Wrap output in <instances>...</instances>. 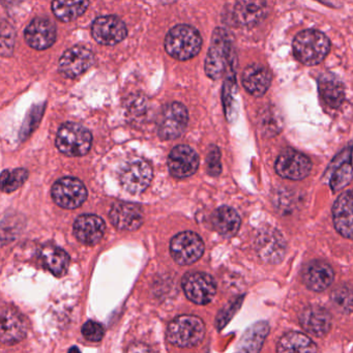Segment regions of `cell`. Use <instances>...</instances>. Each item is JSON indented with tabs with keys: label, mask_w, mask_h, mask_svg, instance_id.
I'll list each match as a JSON object with an SVG mask.
<instances>
[{
	"label": "cell",
	"mask_w": 353,
	"mask_h": 353,
	"mask_svg": "<svg viewBox=\"0 0 353 353\" xmlns=\"http://www.w3.org/2000/svg\"><path fill=\"white\" fill-rule=\"evenodd\" d=\"M208 168L210 175L218 176L222 171V165H221L220 150L216 146H212L208 152Z\"/></svg>",
	"instance_id": "36"
},
{
	"label": "cell",
	"mask_w": 353,
	"mask_h": 353,
	"mask_svg": "<svg viewBox=\"0 0 353 353\" xmlns=\"http://www.w3.org/2000/svg\"><path fill=\"white\" fill-rule=\"evenodd\" d=\"M202 38L196 28L177 26L170 30L165 39L167 53L177 61L193 59L201 50Z\"/></svg>",
	"instance_id": "3"
},
{
	"label": "cell",
	"mask_w": 353,
	"mask_h": 353,
	"mask_svg": "<svg viewBox=\"0 0 353 353\" xmlns=\"http://www.w3.org/2000/svg\"><path fill=\"white\" fill-rule=\"evenodd\" d=\"M160 3H164V5H169V3H175L176 0H159Z\"/></svg>",
	"instance_id": "40"
},
{
	"label": "cell",
	"mask_w": 353,
	"mask_h": 353,
	"mask_svg": "<svg viewBox=\"0 0 353 353\" xmlns=\"http://www.w3.org/2000/svg\"><path fill=\"white\" fill-rule=\"evenodd\" d=\"M92 37L99 44L113 46L125 40L127 26L115 16H104L94 20L92 26Z\"/></svg>",
	"instance_id": "14"
},
{
	"label": "cell",
	"mask_w": 353,
	"mask_h": 353,
	"mask_svg": "<svg viewBox=\"0 0 353 353\" xmlns=\"http://www.w3.org/2000/svg\"><path fill=\"white\" fill-rule=\"evenodd\" d=\"M104 332V327L96 321H88L82 326V334L90 342H100Z\"/></svg>",
	"instance_id": "35"
},
{
	"label": "cell",
	"mask_w": 353,
	"mask_h": 353,
	"mask_svg": "<svg viewBox=\"0 0 353 353\" xmlns=\"http://www.w3.org/2000/svg\"><path fill=\"white\" fill-rule=\"evenodd\" d=\"M88 6V0H53L52 11L61 21L71 22L83 15Z\"/></svg>",
	"instance_id": "29"
},
{
	"label": "cell",
	"mask_w": 353,
	"mask_h": 353,
	"mask_svg": "<svg viewBox=\"0 0 353 353\" xmlns=\"http://www.w3.org/2000/svg\"><path fill=\"white\" fill-rule=\"evenodd\" d=\"M189 114L181 103H171L164 107L159 119V136L163 140H173L187 129Z\"/></svg>",
	"instance_id": "7"
},
{
	"label": "cell",
	"mask_w": 353,
	"mask_h": 353,
	"mask_svg": "<svg viewBox=\"0 0 353 353\" xmlns=\"http://www.w3.org/2000/svg\"><path fill=\"white\" fill-rule=\"evenodd\" d=\"M111 222L121 230L134 231L140 228L143 223V212L137 204L119 202L111 208Z\"/></svg>",
	"instance_id": "19"
},
{
	"label": "cell",
	"mask_w": 353,
	"mask_h": 353,
	"mask_svg": "<svg viewBox=\"0 0 353 353\" xmlns=\"http://www.w3.org/2000/svg\"><path fill=\"white\" fill-rule=\"evenodd\" d=\"M28 179V171L26 169L5 170L0 174V190L5 193H12L21 188Z\"/></svg>",
	"instance_id": "31"
},
{
	"label": "cell",
	"mask_w": 353,
	"mask_h": 353,
	"mask_svg": "<svg viewBox=\"0 0 353 353\" xmlns=\"http://www.w3.org/2000/svg\"><path fill=\"white\" fill-rule=\"evenodd\" d=\"M234 46L232 38L223 28H216L212 37L204 70L210 79L218 80L235 68Z\"/></svg>",
	"instance_id": "1"
},
{
	"label": "cell",
	"mask_w": 353,
	"mask_h": 353,
	"mask_svg": "<svg viewBox=\"0 0 353 353\" xmlns=\"http://www.w3.org/2000/svg\"><path fill=\"white\" fill-rule=\"evenodd\" d=\"M256 249L260 258L268 263L282 261L286 252V243L282 234L272 227L261 229L256 239Z\"/></svg>",
	"instance_id": "12"
},
{
	"label": "cell",
	"mask_w": 353,
	"mask_h": 353,
	"mask_svg": "<svg viewBox=\"0 0 353 353\" xmlns=\"http://www.w3.org/2000/svg\"><path fill=\"white\" fill-rule=\"evenodd\" d=\"M351 179H352V168H351L350 159H348L346 163H343L334 171L330 179V187L334 191H339L349 185Z\"/></svg>",
	"instance_id": "33"
},
{
	"label": "cell",
	"mask_w": 353,
	"mask_h": 353,
	"mask_svg": "<svg viewBox=\"0 0 353 353\" xmlns=\"http://www.w3.org/2000/svg\"><path fill=\"white\" fill-rule=\"evenodd\" d=\"M311 169L310 159L296 150H284L276 159V173L284 179L301 181L310 174Z\"/></svg>",
	"instance_id": "11"
},
{
	"label": "cell",
	"mask_w": 353,
	"mask_h": 353,
	"mask_svg": "<svg viewBox=\"0 0 353 353\" xmlns=\"http://www.w3.org/2000/svg\"><path fill=\"white\" fill-rule=\"evenodd\" d=\"M92 142V133L83 125L78 123H65L57 133V148L67 156H84L90 152Z\"/></svg>",
	"instance_id": "5"
},
{
	"label": "cell",
	"mask_w": 353,
	"mask_h": 353,
	"mask_svg": "<svg viewBox=\"0 0 353 353\" xmlns=\"http://www.w3.org/2000/svg\"><path fill=\"white\" fill-rule=\"evenodd\" d=\"M106 225L100 216L94 214L80 216L74 223V235L80 243L94 245L102 239Z\"/></svg>",
	"instance_id": "20"
},
{
	"label": "cell",
	"mask_w": 353,
	"mask_h": 353,
	"mask_svg": "<svg viewBox=\"0 0 353 353\" xmlns=\"http://www.w3.org/2000/svg\"><path fill=\"white\" fill-rule=\"evenodd\" d=\"M1 3L5 6H8V7H11V6L17 5L18 3H20L21 0H0Z\"/></svg>",
	"instance_id": "39"
},
{
	"label": "cell",
	"mask_w": 353,
	"mask_h": 353,
	"mask_svg": "<svg viewBox=\"0 0 353 353\" xmlns=\"http://www.w3.org/2000/svg\"><path fill=\"white\" fill-rule=\"evenodd\" d=\"M53 200L65 210H75L88 198V190L81 181L74 177H63L53 185Z\"/></svg>",
	"instance_id": "9"
},
{
	"label": "cell",
	"mask_w": 353,
	"mask_h": 353,
	"mask_svg": "<svg viewBox=\"0 0 353 353\" xmlns=\"http://www.w3.org/2000/svg\"><path fill=\"white\" fill-rule=\"evenodd\" d=\"M183 288L190 301L206 305L214 299L216 285L212 276L204 272H192L183 279Z\"/></svg>",
	"instance_id": "10"
},
{
	"label": "cell",
	"mask_w": 353,
	"mask_h": 353,
	"mask_svg": "<svg viewBox=\"0 0 353 353\" xmlns=\"http://www.w3.org/2000/svg\"><path fill=\"white\" fill-rule=\"evenodd\" d=\"M212 226L225 237H232L236 234L241 227V218L233 208L222 206L212 216Z\"/></svg>",
	"instance_id": "26"
},
{
	"label": "cell",
	"mask_w": 353,
	"mask_h": 353,
	"mask_svg": "<svg viewBox=\"0 0 353 353\" xmlns=\"http://www.w3.org/2000/svg\"><path fill=\"white\" fill-rule=\"evenodd\" d=\"M334 270L323 261L311 262L305 266L303 272L305 286L316 292L325 290L334 282Z\"/></svg>",
	"instance_id": "24"
},
{
	"label": "cell",
	"mask_w": 353,
	"mask_h": 353,
	"mask_svg": "<svg viewBox=\"0 0 353 353\" xmlns=\"http://www.w3.org/2000/svg\"><path fill=\"white\" fill-rule=\"evenodd\" d=\"M205 334V324L201 318L183 315L175 318L167 330V338L171 344L181 348L198 346Z\"/></svg>",
	"instance_id": "4"
},
{
	"label": "cell",
	"mask_w": 353,
	"mask_h": 353,
	"mask_svg": "<svg viewBox=\"0 0 353 353\" xmlns=\"http://www.w3.org/2000/svg\"><path fill=\"white\" fill-rule=\"evenodd\" d=\"M270 332L268 322H257L243 334L239 345L241 352H258L263 345L266 336Z\"/></svg>",
	"instance_id": "30"
},
{
	"label": "cell",
	"mask_w": 353,
	"mask_h": 353,
	"mask_svg": "<svg viewBox=\"0 0 353 353\" xmlns=\"http://www.w3.org/2000/svg\"><path fill=\"white\" fill-rule=\"evenodd\" d=\"M332 301L338 309L344 313H350L352 310V292L347 286H341L332 293Z\"/></svg>",
	"instance_id": "34"
},
{
	"label": "cell",
	"mask_w": 353,
	"mask_h": 353,
	"mask_svg": "<svg viewBox=\"0 0 353 353\" xmlns=\"http://www.w3.org/2000/svg\"><path fill=\"white\" fill-rule=\"evenodd\" d=\"M318 88L321 98L332 108H339L344 102V86L338 77L332 74H323L318 81Z\"/></svg>",
	"instance_id": "25"
},
{
	"label": "cell",
	"mask_w": 353,
	"mask_h": 353,
	"mask_svg": "<svg viewBox=\"0 0 353 353\" xmlns=\"http://www.w3.org/2000/svg\"><path fill=\"white\" fill-rule=\"evenodd\" d=\"M28 334L26 322L21 314L12 307L0 312V342L14 345L23 340Z\"/></svg>",
	"instance_id": "16"
},
{
	"label": "cell",
	"mask_w": 353,
	"mask_h": 353,
	"mask_svg": "<svg viewBox=\"0 0 353 353\" xmlns=\"http://www.w3.org/2000/svg\"><path fill=\"white\" fill-rule=\"evenodd\" d=\"M241 303V301H236L235 303H229V305L226 307V310H224V311H220V315H219L218 318L219 327H223V326H224L225 324L229 321V319H230V318L234 315L236 309H239L237 305H239Z\"/></svg>",
	"instance_id": "37"
},
{
	"label": "cell",
	"mask_w": 353,
	"mask_h": 353,
	"mask_svg": "<svg viewBox=\"0 0 353 353\" xmlns=\"http://www.w3.org/2000/svg\"><path fill=\"white\" fill-rule=\"evenodd\" d=\"M278 352L291 353V352H316L317 347L315 343L301 332H291L284 334L279 341Z\"/></svg>",
	"instance_id": "28"
},
{
	"label": "cell",
	"mask_w": 353,
	"mask_h": 353,
	"mask_svg": "<svg viewBox=\"0 0 353 353\" xmlns=\"http://www.w3.org/2000/svg\"><path fill=\"white\" fill-rule=\"evenodd\" d=\"M119 179L125 191L131 194L142 193L152 183V166L142 159H132L123 165Z\"/></svg>",
	"instance_id": "6"
},
{
	"label": "cell",
	"mask_w": 353,
	"mask_h": 353,
	"mask_svg": "<svg viewBox=\"0 0 353 353\" xmlns=\"http://www.w3.org/2000/svg\"><path fill=\"white\" fill-rule=\"evenodd\" d=\"M330 49L327 37L315 30H303L293 41V54L305 65H316L323 61Z\"/></svg>",
	"instance_id": "2"
},
{
	"label": "cell",
	"mask_w": 353,
	"mask_h": 353,
	"mask_svg": "<svg viewBox=\"0 0 353 353\" xmlns=\"http://www.w3.org/2000/svg\"><path fill=\"white\" fill-rule=\"evenodd\" d=\"M235 68L229 70L226 73V80H225L224 88H223V101H224L225 111H226L228 119H232L233 105H234L235 97Z\"/></svg>",
	"instance_id": "32"
},
{
	"label": "cell",
	"mask_w": 353,
	"mask_h": 353,
	"mask_svg": "<svg viewBox=\"0 0 353 353\" xmlns=\"http://www.w3.org/2000/svg\"><path fill=\"white\" fill-rule=\"evenodd\" d=\"M299 322L305 332L315 336H323L330 332L332 316L324 307L310 305L301 312Z\"/></svg>",
	"instance_id": "21"
},
{
	"label": "cell",
	"mask_w": 353,
	"mask_h": 353,
	"mask_svg": "<svg viewBox=\"0 0 353 353\" xmlns=\"http://www.w3.org/2000/svg\"><path fill=\"white\" fill-rule=\"evenodd\" d=\"M173 259L181 265H190L203 255L204 243L201 237L191 231H185L173 237L170 243Z\"/></svg>",
	"instance_id": "8"
},
{
	"label": "cell",
	"mask_w": 353,
	"mask_h": 353,
	"mask_svg": "<svg viewBox=\"0 0 353 353\" xmlns=\"http://www.w3.org/2000/svg\"><path fill=\"white\" fill-rule=\"evenodd\" d=\"M44 265L55 276H63L67 274L69 268L70 257L63 249L55 245H46L41 251Z\"/></svg>",
	"instance_id": "27"
},
{
	"label": "cell",
	"mask_w": 353,
	"mask_h": 353,
	"mask_svg": "<svg viewBox=\"0 0 353 353\" xmlns=\"http://www.w3.org/2000/svg\"><path fill=\"white\" fill-rule=\"evenodd\" d=\"M319 1L320 3H324V5L330 6V7H338V0H319Z\"/></svg>",
	"instance_id": "38"
},
{
	"label": "cell",
	"mask_w": 353,
	"mask_h": 353,
	"mask_svg": "<svg viewBox=\"0 0 353 353\" xmlns=\"http://www.w3.org/2000/svg\"><path fill=\"white\" fill-rule=\"evenodd\" d=\"M94 53L90 49L75 46L63 53L59 59V71L63 77L76 78L94 65Z\"/></svg>",
	"instance_id": "13"
},
{
	"label": "cell",
	"mask_w": 353,
	"mask_h": 353,
	"mask_svg": "<svg viewBox=\"0 0 353 353\" xmlns=\"http://www.w3.org/2000/svg\"><path fill=\"white\" fill-rule=\"evenodd\" d=\"M26 40L32 48L45 50L57 41V28L50 20L37 18L26 28Z\"/></svg>",
	"instance_id": "17"
},
{
	"label": "cell",
	"mask_w": 353,
	"mask_h": 353,
	"mask_svg": "<svg viewBox=\"0 0 353 353\" xmlns=\"http://www.w3.org/2000/svg\"><path fill=\"white\" fill-rule=\"evenodd\" d=\"M268 13L266 0H237L233 17L239 26L252 28L262 22Z\"/></svg>",
	"instance_id": "18"
},
{
	"label": "cell",
	"mask_w": 353,
	"mask_h": 353,
	"mask_svg": "<svg viewBox=\"0 0 353 353\" xmlns=\"http://www.w3.org/2000/svg\"><path fill=\"white\" fill-rule=\"evenodd\" d=\"M199 166L197 152L188 145H179L171 150L168 158L170 174L176 179L191 176Z\"/></svg>",
	"instance_id": "15"
},
{
	"label": "cell",
	"mask_w": 353,
	"mask_h": 353,
	"mask_svg": "<svg viewBox=\"0 0 353 353\" xmlns=\"http://www.w3.org/2000/svg\"><path fill=\"white\" fill-rule=\"evenodd\" d=\"M352 192L343 193L334 202L332 216L336 230L346 239L352 237Z\"/></svg>",
	"instance_id": "22"
},
{
	"label": "cell",
	"mask_w": 353,
	"mask_h": 353,
	"mask_svg": "<svg viewBox=\"0 0 353 353\" xmlns=\"http://www.w3.org/2000/svg\"><path fill=\"white\" fill-rule=\"evenodd\" d=\"M243 88L254 97H262L268 92L272 82V75L268 68L259 63L248 65L241 77Z\"/></svg>",
	"instance_id": "23"
}]
</instances>
